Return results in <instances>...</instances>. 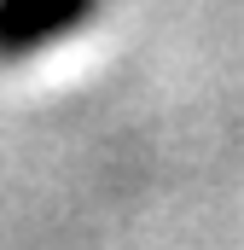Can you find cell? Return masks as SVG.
<instances>
[{
    "label": "cell",
    "instance_id": "cell-1",
    "mask_svg": "<svg viewBox=\"0 0 244 250\" xmlns=\"http://www.w3.org/2000/svg\"><path fill=\"white\" fill-rule=\"evenodd\" d=\"M99 0H0V59H29L93 18Z\"/></svg>",
    "mask_w": 244,
    "mask_h": 250
}]
</instances>
